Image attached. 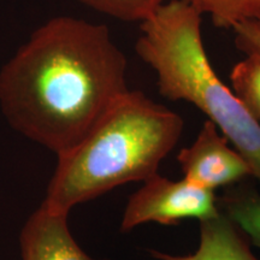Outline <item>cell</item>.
<instances>
[{"mask_svg":"<svg viewBox=\"0 0 260 260\" xmlns=\"http://www.w3.org/2000/svg\"><path fill=\"white\" fill-rule=\"evenodd\" d=\"M207 15L218 28L234 29L237 25L260 19V0H183Z\"/></svg>","mask_w":260,"mask_h":260,"instance_id":"cell-9","label":"cell"},{"mask_svg":"<svg viewBox=\"0 0 260 260\" xmlns=\"http://www.w3.org/2000/svg\"><path fill=\"white\" fill-rule=\"evenodd\" d=\"M68 216L40 205L19 233L21 260H107L94 259L81 248L70 232Z\"/></svg>","mask_w":260,"mask_h":260,"instance_id":"cell-6","label":"cell"},{"mask_svg":"<svg viewBox=\"0 0 260 260\" xmlns=\"http://www.w3.org/2000/svg\"><path fill=\"white\" fill-rule=\"evenodd\" d=\"M201 22L203 14L183 0L164 3L141 22L136 53L157 74L159 93L172 102L193 104L205 113L260 182V124L211 65Z\"/></svg>","mask_w":260,"mask_h":260,"instance_id":"cell-3","label":"cell"},{"mask_svg":"<svg viewBox=\"0 0 260 260\" xmlns=\"http://www.w3.org/2000/svg\"><path fill=\"white\" fill-rule=\"evenodd\" d=\"M235 45L246 56L260 57V19L246 22L233 29Z\"/></svg>","mask_w":260,"mask_h":260,"instance_id":"cell-12","label":"cell"},{"mask_svg":"<svg viewBox=\"0 0 260 260\" xmlns=\"http://www.w3.org/2000/svg\"><path fill=\"white\" fill-rule=\"evenodd\" d=\"M126 70L106 25L54 17L0 70V110L12 129L59 157L129 89Z\"/></svg>","mask_w":260,"mask_h":260,"instance_id":"cell-1","label":"cell"},{"mask_svg":"<svg viewBox=\"0 0 260 260\" xmlns=\"http://www.w3.org/2000/svg\"><path fill=\"white\" fill-rule=\"evenodd\" d=\"M219 211L260 248V193L246 184L230 187L217 199Z\"/></svg>","mask_w":260,"mask_h":260,"instance_id":"cell-8","label":"cell"},{"mask_svg":"<svg viewBox=\"0 0 260 260\" xmlns=\"http://www.w3.org/2000/svg\"><path fill=\"white\" fill-rule=\"evenodd\" d=\"M157 260H260L249 248L247 237L220 212L200 222L199 247L187 255L149 251Z\"/></svg>","mask_w":260,"mask_h":260,"instance_id":"cell-7","label":"cell"},{"mask_svg":"<svg viewBox=\"0 0 260 260\" xmlns=\"http://www.w3.org/2000/svg\"><path fill=\"white\" fill-rule=\"evenodd\" d=\"M184 121L178 113L128 89L69 152L57 157L41 205L69 214L129 182L157 174L161 161L180 141Z\"/></svg>","mask_w":260,"mask_h":260,"instance_id":"cell-2","label":"cell"},{"mask_svg":"<svg viewBox=\"0 0 260 260\" xmlns=\"http://www.w3.org/2000/svg\"><path fill=\"white\" fill-rule=\"evenodd\" d=\"M220 213L214 190L186 178L171 181L158 172L144 181L130 195L121 220V232L128 233L146 223L174 225L183 219L206 220Z\"/></svg>","mask_w":260,"mask_h":260,"instance_id":"cell-4","label":"cell"},{"mask_svg":"<svg viewBox=\"0 0 260 260\" xmlns=\"http://www.w3.org/2000/svg\"><path fill=\"white\" fill-rule=\"evenodd\" d=\"M94 11L125 22H144L153 15L164 0H77Z\"/></svg>","mask_w":260,"mask_h":260,"instance_id":"cell-11","label":"cell"},{"mask_svg":"<svg viewBox=\"0 0 260 260\" xmlns=\"http://www.w3.org/2000/svg\"><path fill=\"white\" fill-rule=\"evenodd\" d=\"M177 160L186 180L211 190L252 176L248 161L209 119L193 144L178 152Z\"/></svg>","mask_w":260,"mask_h":260,"instance_id":"cell-5","label":"cell"},{"mask_svg":"<svg viewBox=\"0 0 260 260\" xmlns=\"http://www.w3.org/2000/svg\"><path fill=\"white\" fill-rule=\"evenodd\" d=\"M233 90L260 124V57L246 56L230 74Z\"/></svg>","mask_w":260,"mask_h":260,"instance_id":"cell-10","label":"cell"}]
</instances>
